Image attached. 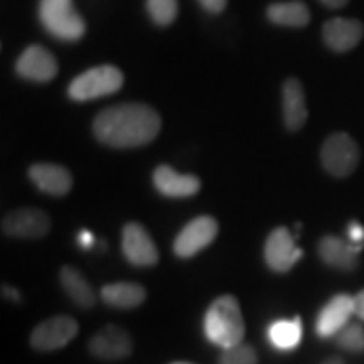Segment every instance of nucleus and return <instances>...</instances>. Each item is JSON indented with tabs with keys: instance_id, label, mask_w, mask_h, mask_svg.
I'll return each mask as SVG.
<instances>
[{
	"instance_id": "nucleus-18",
	"label": "nucleus",
	"mask_w": 364,
	"mask_h": 364,
	"mask_svg": "<svg viewBox=\"0 0 364 364\" xmlns=\"http://www.w3.org/2000/svg\"><path fill=\"white\" fill-rule=\"evenodd\" d=\"M282 110L287 130L297 132L307 122V105L304 86L297 78L285 80L282 88Z\"/></svg>"
},
{
	"instance_id": "nucleus-12",
	"label": "nucleus",
	"mask_w": 364,
	"mask_h": 364,
	"mask_svg": "<svg viewBox=\"0 0 364 364\" xmlns=\"http://www.w3.org/2000/svg\"><path fill=\"white\" fill-rule=\"evenodd\" d=\"M354 314V297L349 294L334 295L316 318V334L321 339H334L336 334L349 324Z\"/></svg>"
},
{
	"instance_id": "nucleus-33",
	"label": "nucleus",
	"mask_w": 364,
	"mask_h": 364,
	"mask_svg": "<svg viewBox=\"0 0 364 364\" xmlns=\"http://www.w3.org/2000/svg\"><path fill=\"white\" fill-rule=\"evenodd\" d=\"M172 364H193V363H186V361H177V363H172Z\"/></svg>"
},
{
	"instance_id": "nucleus-26",
	"label": "nucleus",
	"mask_w": 364,
	"mask_h": 364,
	"mask_svg": "<svg viewBox=\"0 0 364 364\" xmlns=\"http://www.w3.org/2000/svg\"><path fill=\"white\" fill-rule=\"evenodd\" d=\"M346 240L359 250L364 248V226L358 221H351L346 228Z\"/></svg>"
},
{
	"instance_id": "nucleus-2",
	"label": "nucleus",
	"mask_w": 364,
	"mask_h": 364,
	"mask_svg": "<svg viewBox=\"0 0 364 364\" xmlns=\"http://www.w3.org/2000/svg\"><path fill=\"white\" fill-rule=\"evenodd\" d=\"M204 334L221 349L243 343L245 318L233 295H220L213 300L204 316Z\"/></svg>"
},
{
	"instance_id": "nucleus-1",
	"label": "nucleus",
	"mask_w": 364,
	"mask_h": 364,
	"mask_svg": "<svg viewBox=\"0 0 364 364\" xmlns=\"http://www.w3.org/2000/svg\"><path fill=\"white\" fill-rule=\"evenodd\" d=\"M161 117L144 103H122L102 110L93 122V134L108 147L135 149L152 142L161 132Z\"/></svg>"
},
{
	"instance_id": "nucleus-3",
	"label": "nucleus",
	"mask_w": 364,
	"mask_h": 364,
	"mask_svg": "<svg viewBox=\"0 0 364 364\" xmlns=\"http://www.w3.org/2000/svg\"><path fill=\"white\" fill-rule=\"evenodd\" d=\"M41 24L49 34L61 41H78L86 33L83 17L73 7L71 0H41Z\"/></svg>"
},
{
	"instance_id": "nucleus-17",
	"label": "nucleus",
	"mask_w": 364,
	"mask_h": 364,
	"mask_svg": "<svg viewBox=\"0 0 364 364\" xmlns=\"http://www.w3.org/2000/svg\"><path fill=\"white\" fill-rule=\"evenodd\" d=\"M154 186L167 198H191L201 189V181L193 174H179L169 166H159L154 171Z\"/></svg>"
},
{
	"instance_id": "nucleus-9",
	"label": "nucleus",
	"mask_w": 364,
	"mask_h": 364,
	"mask_svg": "<svg viewBox=\"0 0 364 364\" xmlns=\"http://www.w3.org/2000/svg\"><path fill=\"white\" fill-rule=\"evenodd\" d=\"M265 263L272 272L287 273L294 268L304 252L295 245V238L285 226L275 228L265 243Z\"/></svg>"
},
{
	"instance_id": "nucleus-22",
	"label": "nucleus",
	"mask_w": 364,
	"mask_h": 364,
	"mask_svg": "<svg viewBox=\"0 0 364 364\" xmlns=\"http://www.w3.org/2000/svg\"><path fill=\"white\" fill-rule=\"evenodd\" d=\"M267 19L275 26L284 27H306L311 22V11L304 2L292 0V2L272 4L267 9Z\"/></svg>"
},
{
	"instance_id": "nucleus-32",
	"label": "nucleus",
	"mask_w": 364,
	"mask_h": 364,
	"mask_svg": "<svg viewBox=\"0 0 364 364\" xmlns=\"http://www.w3.org/2000/svg\"><path fill=\"white\" fill-rule=\"evenodd\" d=\"M321 364H344V359L339 356H332V358H327L326 361H322Z\"/></svg>"
},
{
	"instance_id": "nucleus-20",
	"label": "nucleus",
	"mask_w": 364,
	"mask_h": 364,
	"mask_svg": "<svg viewBox=\"0 0 364 364\" xmlns=\"http://www.w3.org/2000/svg\"><path fill=\"white\" fill-rule=\"evenodd\" d=\"M59 282H61L63 290L68 294L73 302L81 309H93L97 304V295H95L93 287L85 279V275L78 268L65 265L59 272Z\"/></svg>"
},
{
	"instance_id": "nucleus-23",
	"label": "nucleus",
	"mask_w": 364,
	"mask_h": 364,
	"mask_svg": "<svg viewBox=\"0 0 364 364\" xmlns=\"http://www.w3.org/2000/svg\"><path fill=\"white\" fill-rule=\"evenodd\" d=\"M334 341L343 351L361 354L364 353V327L358 322H349L336 334Z\"/></svg>"
},
{
	"instance_id": "nucleus-31",
	"label": "nucleus",
	"mask_w": 364,
	"mask_h": 364,
	"mask_svg": "<svg viewBox=\"0 0 364 364\" xmlns=\"http://www.w3.org/2000/svg\"><path fill=\"white\" fill-rule=\"evenodd\" d=\"M321 2L329 9H341V7L348 6L349 0H321Z\"/></svg>"
},
{
	"instance_id": "nucleus-4",
	"label": "nucleus",
	"mask_w": 364,
	"mask_h": 364,
	"mask_svg": "<svg viewBox=\"0 0 364 364\" xmlns=\"http://www.w3.org/2000/svg\"><path fill=\"white\" fill-rule=\"evenodd\" d=\"M124 86V73L117 66H95L76 76L70 83L68 95L75 102H88L117 93Z\"/></svg>"
},
{
	"instance_id": "nucleus-11",
	"label": "nucleus",
	"mask_w": 364,
	"mask_h": 364,
	"mask_svg": "<svg viewBox=\"0 0 364 364\" xmlns=\"http://www.w3.org/2000/svg\"><path fill=\"white\" fill-rule=\"evenodd\" d=\"M122 252H124L127 262L135 267H154L159 262L156 243L140 223H129L124 226Z\"/></svg>"
},
{
	"instance_id": "nucleus-6",
	"label": "nucleus",
	"mask_w": 364,
	"mask_h": 364,
	"mask_svg": "<svg viewBox=\"0 0 364 364\" xmlns=\"http://www.w3.org/2000/svg\"><path fill=\"white\" fill-rule=\"evenodd\" d=\"M80 326L73 317L56 316L43 321L31 332L29 343L36 351L51 353L65 346L76 338Z\"/></svg>"
},
{
	"instance_id": "nucleus-29",
	"label": "nucleus",
	"mask_w": 364,
	"mask_h": 364,
	"mask_svg": "<svg viewBox=\"0 0 364 364\" xmlns=\"http://www.w3.org/2000/svg\"><path fill=\"white\" fill-rule=\"evenodd\" d=\"M2 295H4V299L11 300V302H16V304H21V300H22V295L19 290L14 289V287L7 285V284L2 285Z\"/></svg>"
},
{
	"instance_id": "nucleus-28",
	"label": "nucleus",
	"mask_w": 364,
	"mask_h": 364,
	"mask_svg": "<svg viewBox=\"0 0 364 364\" xmlns=\"http://www.w3.org/2000/svg\"><path fill=\"white\" fill-rule=\"evenodd\" d=\"M76 243H78L80 248L90 250V248H93L95 238H93V235H91L88 230H83V231H80L78 236H76Z\"/></svg>"
},
{
	"instance_id": "nucleus-10",
	"label": "nucleus",
	"mask_w": 364,
	"mask_h": 364,
	"mask_svg": "<svg viewBox=\"0 0 364 364\" xmlns=\"http://www.w3.org/2000/svg\"><path fill=\"white\" fill-rule=\"evenodd\" d=\"M88 351L103 361H118L130 356L134 351V341L124 327L108 324L90 339Z\"/></svg>"
},
{
	"instance_id": "nucleus-13",
	"label": "nucleus",
	"mask_w": 364,
	"mask_h": 364,
	"mask_svg": "<svg viewBox=\"0 0 364 364\" xmlns=\"http://www.w3.org/2000/svg\"><path fill=\"white\" fill-rule=\"evenodd\" d=\"M16 71L24 80L36 81V83H48V81L56 78L59 66L53 53H49L43 46L34 44L29 46L17 59Z\"/></svg>"
},
{
	"instance_id": "nucleus-19",
	"label": "nucleus",
	"mask_w": 364,
	"mask_h": 364,
	"mask_svg": "<svg viewBox=\"0 0 364 364\" xmlns=\"http://www.w3.org/2000/svg\"><path fill=\"white\" fill-rule=\"evenodd\" d=\"M147 299V290L135 282H117L108 284L102 289V300L108 307L130 311L142 306Z\"/></svg>"
},
{
	"instance_id": "nucleus-30",
	"label": "nucleus",
	"mask_w": 364,
	"mask_h": 364,
	"mask_svg": "<svg viewBox=\"0 0 364 364\" xmlns=\"http://www.w3.org/2000/svg\"><path fill=\"white\" fill-rule=\"evenodd\" d=\"M354 314L364 321V290L354 295Z\"/></svg>"
},
{
	"instance_id": "nucleus-25",
	"label": "nucleus",
	"mask_w": 364,
	"mask_h": 364,
	"mask_svg": "<svg viewBox=\"0 0 364 364\" xmlns=\"http://www.w3.org/2000/svg\"><path fill=\"white\" fill-rule=\"evenodd\" d=\"M258 354L253 346L240 343L233 348L223 349L218 364H257Z\"/></svg>"
},
{
	"instance_id": "nucleus-8",
	"label": "nucleus",
	"mask_w": 364,
	"mask_h": 364,
	"mask_svg": "<svg viewBox=\"0 0 364 364\" xmlns=\"http://www.w3.org/2000/svg\"><path fill=\"white\" fill-rule=\"evenodd\" d=\"M51 230V220L48 213L38 208H22L7 213L2 220L4 235L12 238L36 240L43 238Z\"/></svg>"
},
{
	"instance_id": "nucleus-16",
	"label": "nucleus",
	"mask_w": 364,
	"mask_h": 364,
	"mask_svg": "<svg viewBox=\"0 0 364 364\" xmlns=\"http://www.w3.org/2000/svg\"><path fill=\"white\" fill-rule=\"evenodd\" d=\"M29 179L46 194L66 196L73 188V176L66 167L51 162H39L29 167Z\"/></svg>"
},
{
	"instance_id": "nucleus-7",
	"label": "nucleus",
	"mask_w": 364,
	"mask_h": 364,
	"mask_svg": "<svg viewBox=\"0 0 364 364\" xmlns=\"http://www.w3.org/2000/svg\"><path fill=\"white\" fill-rule=\"evenodd\" d=\"M218 221L213 216H198L189 221L174 240V253L179 258H191L215 241Z\"/></svg>"
},
{
	"instance_id": "nucleus-21",
	"label": "nucleus",
	"mask_w": 364,
	"mask_h": 364,
	"mask_svg": "<svg viewBox=\"0 0 364 364\" xmlns=\"http://www.w3.org/2000/svg\"><path fill=\"white\" fill-rule=\"evenodd\" d=\"M267 339L277 351H294L302 341V322L299 317L272 322L267 329Z\"/></svg>"
},
{
	"instance_id": "nucleus-15",
	"label": "nucleus",
	"mask_w": 364,
	"mask_h": 364,
	"mask_svg": "<svg viewBox=\"0 0 364 364\" xmlns=\"http://www.w3.org/2000/svg\"><path fill=\"white\" fill-rule=\"evenodd\" d=\"M318 258L326 263L327 267L338 268V270L353 272L359 265V253L361 250L349 243L348 240L339 238V236H322L317 243Z\"/></svg>"
},
{
	"instance_id": "nucleus-27",
	"label": "nucleus",
	"mask_w": 364,
	"mask_h": 364,
	"mask_svg": "<svg viewBox=\"0 0 364 364\" xmlns=\"http://www.w3.org/2000/svg\"><path fill=\"white\" fill-rule=\"evenodd\" d=\"M228 0H199L201 7L209 14H220L225 11Z\"/></svg>"
},
{
	"instance_id": "nucleus-5",
	"label": "nucleus",
	"mask_w": 364,
	"mask_h": 364,
	"mask_svg": "<svg viewBox=\"0 0 364 364\" xmlns=\"http://www.w3.org/2000/svg\"><path fill=\"white\" fill-rule=\"evenodd\" d=\"M321 162L327 174L334 177H349L358 169L359 147L346 132L329 135L321 149Z\"/></svg>"
},
{
	"instance_id": "nucleus-24",
	"label": "nucleus",
	"mask_w": 364,
	"mask_h": 364,
	"mask_svg": "<svg viewBox=\"0 0 364 364\" xmlns=\"http://www.w3.org/2000/svg\"><path fill=\"white\" fill-rule=\"evenodd\" d=\"M145 7H147L150 19L161 27L171 26L176 21L177 12H179L177 0H147Z\"/></svg>"
},
{
	"instance_id": "nucleus-14",
	"label": "nucleus",
	"mask_w": 364,
	"mask_h": 364,
	"mask_svg": "<svg viewBox=\"0 0 364 364\" xmlns=\"http://www.w3.org/2000/svg\"><path fill=\"white\" fill-rule=\"evenodd\" d=\"M364 26L356 19L334 17L322 27V39L334 53H348L361 43Z\"/></svg>"
}]
</instances>
